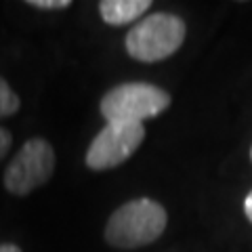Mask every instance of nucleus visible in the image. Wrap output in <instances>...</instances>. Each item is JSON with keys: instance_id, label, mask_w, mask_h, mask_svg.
Listing matches in <instances>:
<instances>
[{"instance_id": "1", "label": "nucleus", "mask_w": 252, "mask_h": 252, "mask_svg": "<svg viewBox=\"0 0 252 252\" xmlns=\"http://www.w3.org/2000/svg\"><path fill=\"white\" fill-rule=\"evenodd\" d=\"M168 215L162 204L139 198L122 204L105 225V240L114 248H141L156 242L166 229Z\"/></svg>"}, {"instance_id": "2", "label": "nucleus", "mask_w": 252, "mask_h": 252, "mask_svg": "<svg viewBox=\"0 0 252 252\" xmlns=\"http://www.w3.org/2000/svg\"><path fill=\"white\" fill-rule=\"evenodd\" d=\"M185 23L172 13H152L126 34V51L132 59L156 63L175 55L185 40Z\"/></svg>"}, {"instance_id": "3", "label": "nucleus", "mask_w": 252, "mask_h": 252, "mask_svg": "<svg viewBox=\"0 0 252 252\" xmlns=\"http://www.w3.org/2000/svg\"><path fill=\"white\" fill-rule=\"evenodd\" d=\"M170 105V94L147 82H126L105 93L101 116L107 122H139L160 116Z\"/></svg>"}, {"instance_id": "4", "label": "nucleus", "mask_w": 252, "mask_h": 252, "mask_svg": "<svg viewBox=\"0 0 252 252\" xmlns=\"http://www.w3.org/2000/svg\"><path fill=\"white\" fill-rule=\"evenodd\" d=\"M55 172V152L49 141L30 139L4 170V187L15 195H28L49 183Z\"/></svg>"}, {"instance_id": "5", "label": "nucleus", "mask_w": 252, "mask_h": 252, "mask_svg": "<svg viewBox=\"0 0 252 252\" xmlns=\"http://www.w3.org/2000/svg\"><path fill=\"white\" fill-rule=\"evenodd\" d=\"M145 139V126L139 122H107L93 139L86 152V166L109 170L124 164Z\"/></svg>"}, {"instance_id": "6", "label": "nucleus", "mask_w": 252, "mask_h": 252, "mask_svg": "<svg viewBox=\"0 0 252 252\" xmlns=\"http://www.w3.org/2000/svg\"><path fill=\"white\" fill-rule=\"evenodd\" d=\"M149 0H103L99 2V13L107 26H126L137 21L149 11Z\"/></svg>"}, {"instance_id": "7", "label": "nucleus", "mask_w": 252, "mask_h": 252, "mask_svg": "<svg viewBox=\"0 0 252 252\" xmlns=\"http://www.w3.org/2000/svg\"><path fill=\"white\" fill-rule=\"evenodd\" d=\"M19 105H21V101L17 97V93L11 89L9 82H6L4 78H0V120H2V118H9L13 114H17Z\"/></svg>"}, {"instance_id": "8", "label": "nucleus", "mask_w": 252, "mask_h": 252, "mask_svg": "<svg viewBox=\"0 0 252 252\" xmlns=\"http://www.w3.org/2000/svg\"><path fill=\"white\" fill-rule=\"evenodd\" d=\"M28 4L42 11H61V9H67L72 2L69 0H30Z\"/></svg>"}, {"instance_id": "9", "label": "nucleus", "mask_w": 252, "mask_h": 252, "mask_svg": "<svg viewBox=\"0 0 252 252\" xmlns=\"http://www.w3.org/2000/svg\"><path fill=\"white\" fill-rule=\"evenodd\" d=\"M11 143H13V137H11V132L6 130V128H2L0 126V160L9 154V149H11Z\"/></svg>"}, {"instance_id": "10", "label": "nucleus", "mask_w": 252, "mask_h": 252, "mask_svg": "<svg viewBox=\"0 0 252 252\" xmlns=\"http://www.w3.org/2000/svg\"><path fill=\"white\" fill-rule=\"evenodd\" d=\"M244 212H246V217L248 220L252 223V191L246 195V200H244Z\"/></svg>"}, {"instance_id": "11", "label": "nucleus", "mask_w": 252, "mask_h": 252, "mask_svg": "<svg viewBox=\"0 0 252 252\" xmlns=\"http://www.w3.org/2000/svg\"><path fill=\"white\" fill-rule=\"evenodd\" d=\"M0 252H21V248L15 244H0Z\"/></svg>"}, {"instance_id": "12", "label": "nucleus", "mask_w": 252, "mask_h": 252, "mask_svg": "<svg viewBox=\"0 0 252 252\" xmlns=\"http://www.w3.org/2000/svg\"><path fill=\"white\" fill-rule=\"evenodd\" d=\"M250 160H252V147H250Z\"/></svg>"}]
</instances>
